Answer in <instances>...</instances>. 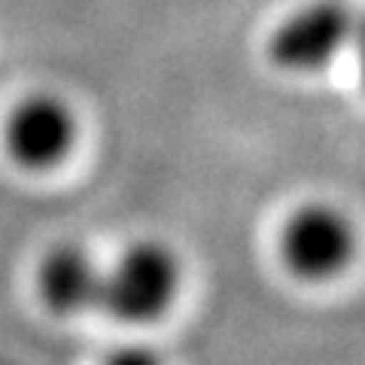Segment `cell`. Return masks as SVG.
Listing matches in <instances>:
<instances>
[{"instance_id":"obj_1","label":"cell","mask_w":365,"mask_h":365,"mask_svg":"<svg viewBox=\"0 0 365 365\" xmlns=\"http://www.w3.org/2000/svg\"><path fill=\"white\" fill-rule=\"evenodd\" d=\"M180 289V265L162 244H134L104 271L101 283V311L119 323H153L170 304Z\"/></svg>"},{"instance_id":"obj_2","label":"cell","mask_w":365,"mask_h":365,"mask_svg":"<svg viewBox=\"0 0 365 365\" xmlns=\"http://www.w3.org/2000/svg\"><path fill=\"white\" fill-rule=\"evenodd\" d=\"M356 235L350 220L329 204H307L295 210L280 232V256L292 274L304 280H326L344 271Z\"/></svg>"},{"instance_id":"obj_3","label":"cell","mask_w":365,"mask_h":365,"mask_svg":"<svg viewBox=\"0 0 365 365\" xmlns=\"http://www.w3.org/2000/svg\"><path fill=\"white\" fill-rule=\"evenodd\" d=\"M353 19L341 0H319L289 16L271 37V58L283 71L311 73L332 64L335 55L353 43Z\"/></svg>"},{"instance_id":"obj_4","label":"cell","mask_w":365,"mask_h":365,"mask_svg":"<svg viewBox=\"0 0 365 365\" xmlns=\"http://www.w3.org/2000/svg\"><path fill=\"white\" fill-rule=\"evenodd\" d=\"M4 140L21 168L49 170L71 155L76 140V116L55 95H31L9 113Z\"/></svg>"},{"instance_id":"obj_5","label":"cell","mask_w":365,"mask_h":365,"mask_svg":"<svg viewBox=\"0 0 365 365\" xmlns=\"http://www.w3.org/2000/svg\"><path fill=\"white\" fill-rule=\"evenodd\" d=\"M104 268L83 247H55L37 268V292L43 304L58 317H76L101 307Z\"/></svg>"},{"instance_id":"obj_6","label":"cell","mask_w":365,"mask_h":365,"mask_svg":"<svg viewBox=\"0 0 365 365\" xmlns=\"http://www.w3.org/2000/svg\"><path fill=\"white\" fill-rule=\"evenodd\" d=\"M104 365H158L155 353L153 350H143V347H122L116 350Z\"/></svg>"},{"instance_id":"obj_7","label":"cell","mask_w":365,"mask_h":365,"mask_svg":"<svg viewBox=\"0 0 365 365\" xmlns=\"http://www.w3.org/2000/svg\"><path fill=\"white\" fill-rule=\"evenodd\" d=\"M353 43H356V52H359V71H362V83H365V16H362V21H356V28H353Z\"/></svg>"}]
</instances>
